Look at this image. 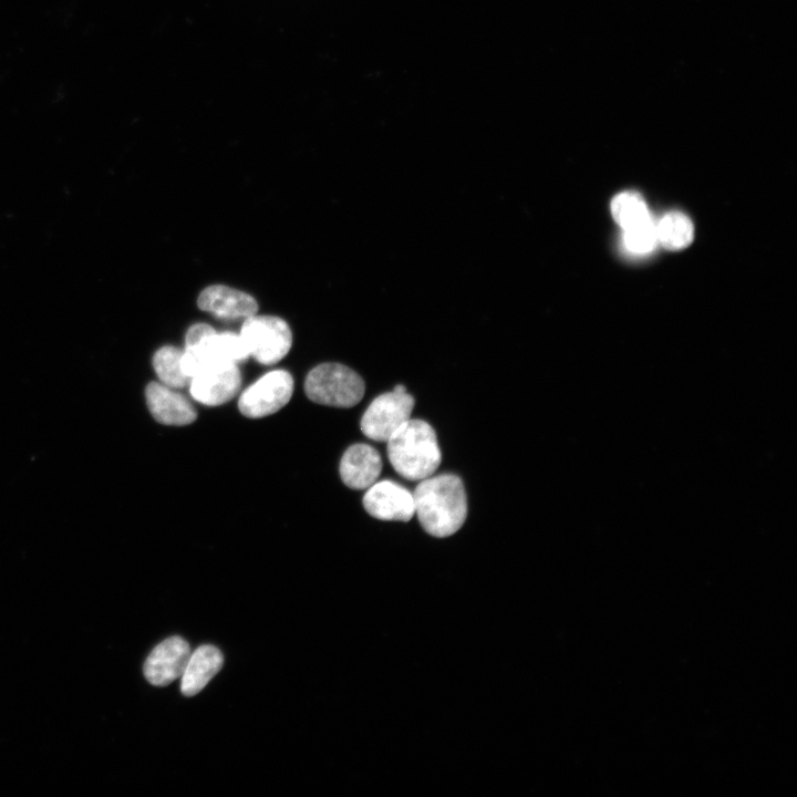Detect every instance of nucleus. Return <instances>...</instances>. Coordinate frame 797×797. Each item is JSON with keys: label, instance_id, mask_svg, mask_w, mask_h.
<instances>
[{"label": "nucleus", "instance_id": "nucleus-11", "mask_svg": "<svg viewBox=\"0 0 797 797\" xmlns=\"http://www.w3.org/2000/svg\"><path fill=\"white\" fill-rule=\"evenodd\" d=\"M203 311L222 319L249 318L257 313L258 303L250 294L224 284L205 288L197 298Z\"/></svg>", "mask_w": 797, "mask_h": 797}, {"label": "nucleus", "instance_id": "nucleus-16", "mask_svg": "<svg viewBox=\"0 0 797 797\" xmlns=\"http://www.w3.org/2000/svg\"><path fill=\"white\" fill-rule=\"evenodd\" d=\"M183 351L173 345L158 349L153 356V368L163 384L170 389H180L189 384L190 379L183 372L180 361Z\"/></svg>", "mask_w": 797, "mask_h": 797}, {"label": "nucleus", "instance_id": "nucleus-7", "mask_svg": "<svg viewBox=\"0 0 797 797\" xmlns=\"http://www.w3.org/2000/svg\"><path fill=\"white\" fill-rule=\"evenodd\" d=\"M414 404V397L407 392L379 395L361 418L362 433L373 441L386 442L410 418Z\"/></svg>", "mask_w": 797, "mask_h": 797}, {"label": "nucleus", "instance_id": "nucleus-20", "mask_svg": "<svg viewBox=\"0 0 797 797\" xmlns=\"http://www.w3.org/2000/svg\"><path fill=\"white\" fill-rule=\"evenodd\" d=\"M393 391L396 392V393H405V392H406V387H405L404 385H402V384H396V385L394 386Z\"/></svg>", "mask_w": 797, "mask_h": 797}, {"label": "nucleus", "instance_id": "nucleus-19", "mask_svg": "<svg viewBox=\"0 0 797 797\" xmlns=\"http://www.w3.org/2000/svg\"><path fill=\"white\" fill-rule=\"evenodd\" d=\"M214 332V328H211L209 324L196 323L192 325L186 332L185 346L194 345Z\"/></svg>", "mask_w": 797, "mask_h": 797}, {"label": "nucleus", "instance_id": "nucleus-1", "mask_svg": "<svg viewBox=\"0 0 797 797\" xmlns=\"http://www.w3.org/2000/svg\"><path fill=\"white\" fill-rule=\"evenodd\" d=\"M415 513L423 529L437 538L454 535L467 516L462 479L453 474L422 479L413 493Z\"/></svg>", "mask_w": 797, "mask_h": 797}, {"label": "nucleus", "instance_id": "nucleus-10", "mask_svg": "<svg viewBox=\"0 0 797 797\" xmlns=\"http://www.w3.org/2000/svg\"><path fill=\"white\" fill-rule=\"evenodd\" d=\"M190 648L180 636H170L157 644L144 663V675L155 686H165L180 677L190 655Z\"/></svg>", "mask_w": 797, "mask_h": 797}, {"label": "nucleus", "instance_id": "nucleus-17", "mask_svg": "<svg viewBox=\"0 0 797 797\" xmlns=\"http://www.w3.org/2000/svg\"><path fill=\"white\" fill-rule=\"evenodd\" d=\"M611 213L614 220L623 229L651 218L644 199L634 192H624L617 195L611 203Z\"/></svg>", "mask_w": 797, "mask_h": 797}, {"label": "nucleus", "instance_id": "nucleus-8", "mask_svg": "<svg viewBox=\"0 0 797 797\" xmlns=\"http://www.w3.org/2000/svg\"><path fill=\"white\" fill-rule=\"evenodd\" d=\"M363 506L372 517L387 521H408L415 514L413 494L389 479L375 482L368 488Z\"/></svg>", "mask_w": 797, "mask_h": 797}, {"label": "nucleus", "instance_id": "nucleus-15", "mask_svg": "<svg viewBox=\"0 0 797 797\" xmlns=\"http://www.w3.org/2000/svg\"><path fill=\"white\" fill-rule=\"evenodd\" d=\"M693 236V224L682 213H669L656 224L658 241L666 249H683L692 242Z\"/></svg>", "mask_w": 797, "mask_h": 797}, {"label": "nucleus", "instance_id": "nucleus-14", "mask_svg": "<svg viewBox=\"0 0 797 797\" xmlns=\"http://www.w3.org/2000/svg\"><path fill=\"white\" fill-rule=\"evenodd\" d=\"M224 663L221 652L214 645H200L190 653L180 682L185 696L199 693L218 673Z\"/></svg>", "mask_w": 797, "mask_h": 797}, {"label": "nucleus", "instance_id": "nucleus-9", "mask_svg": "<svg viewBox=\"0 0 797 797\" xmlns=\"http://www.w3.org/2000/svg\"><path fill=\"white\" fill-rule=\"evenodd\" d=\"M189 392L197 402L216 406L230 401L241 385L236 363L208 368L190 379Z\"/></svg>", "mask_w": 797, "mask_h": 797}, {"label": "nucleus", "instance_id": "nucleus-6", "mask_svg": "<svg viewBox=\"0 0 797 797\" xmlns=\"http://www.w3.org/2000/svg\"><path fill=\"white\" fill-rule=\"evenodd\" d=\"M293 393V379L284 370L266 373L248 386L239 396L238 407L242 415L259 418L283 407Z\"/></svg>", "mask_w": 797, "mask_h": 797}, {"label": "nucleus", "instance_id": "nucleus-4", "mask_svg": "<svg viewBox=\"0 0 797 797\" xmlns=\"http://www.w3.org/2000/svg\"><path fill=\"white\" fill-rule=\"evenodd\" d=\"M240 337L252 356L261 364L270 365L287 355L292 344L288 323L275 315H251L246 318Z\"/></svg>", "mask_w": 797, "mask_h": 797}, {"label": "nucleus", "instance_id": "nucleus-5", "mask_svg": "<svg viewBox=\"0 0 797 797\" xmlns=\"http://www.w3.org/2000/svg\"><path fill=\"white\" fill-rule=\"evenodd\" d=\"M249 356L240 337L235 332L216 331L198 343L185 346L182 355V370L192 379L199 372L214 366L238 363Z\"/></svg>", "mask_w": 797, "mask_h": 797}, {"label": "nucleus", "instance_id": "nucleus-18", "mask_svg": "<svg viewBox=\"0 0 797 797\" xmlns=\"http://www.w3.org/2000/svg\"><path fill=\"white\" fill-rule=\"evenodd\" d=\"M623 238L628 250L634 253H646L651 251L658 242L656 224L651 217L624 229Z\"/></svg>", "mask_w": 797, "mask_h": 797}, {"label": "nucleus", "instance_id": "nucleus-2", "mask_svg": "<svg viewBox=\"0 0 797 797\" xmlns=\"http://www.w3.org/2000/svg\"><path fill=\"white\" fill-rule=\"evenodd\" d=\"M386 442L389 460L403 478L425 479L441 465L442 453L435 431L423 420L408 418Z\"/></svg>", "mask_w": 797, "mask_h": 797}, {"label": "nucleus", "instance_id": "nucleus-3", "mask_svg": "<svg viewBox=\"0 0 797 797\" xmlns=\"http://www.w3.org/2000/svg\"><path fill=\"white\" fill-rule=\"evenodd\" d=\"M362 377L352 369L340 363H322L312 369L306 377L307 396L319 404L351 407L364 395Z\"/></svg>", "mask_w": 797, "mask_h": 797}, {"label": "nucleus", "instance_id": "nucleus-12", "mask_svg": "<svg viewBox=\"0 0 797 797\" xmlns=\"http://www.w3.org/2000/svg\"><path fill=\"white\" fill-rule=\"evenodd\" d=\"M342 482L352 489H368L382 472L379 452L368 444H354L343 454L340 462Z\"/></svg>", "mask_w": 797, "mask_h": 797}, {"label": "nucleus", "instance_id": "nucleus-13", "mask_svg": "<svg viewBox=\"0 0 797 797\" xmlns=\"http://www.w3.org/2000/svg\"><path fill=\"white\" fill-rule=\"evenodd\" d=\"M145 396L151 414L162 424L180 426L196 420V411L189 401L163 383L151 382Z\"/></svg>", "mask_w": 797, "mask_h": 797}]
</instances>
